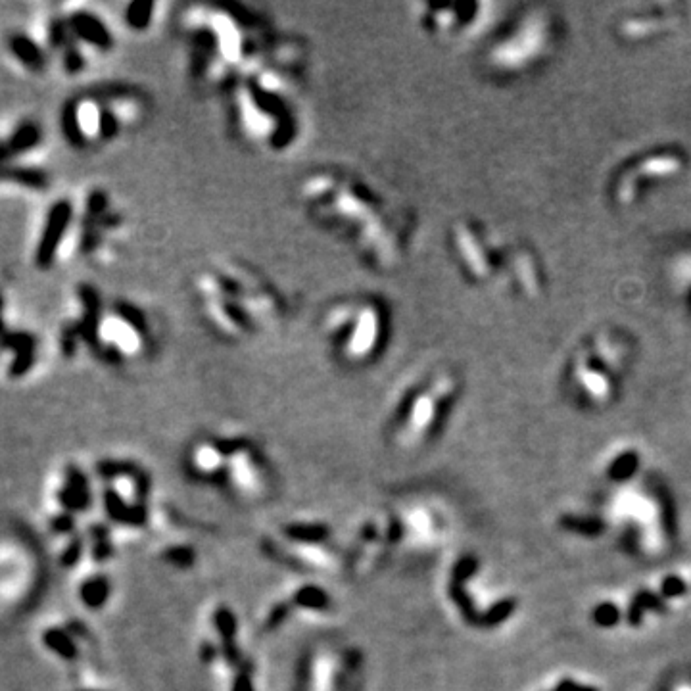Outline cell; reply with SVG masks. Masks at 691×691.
Wrapping results in <instances>:
<instances>
[{
  "label": "cell",
  "instance_id": "cell-1",
  "mask_svg": "<svg viewBox=\"0 0 691 691\" xmlns=\"http://www.w3.org/2000/svg\"><path fill=\"white\" fill-rule=\"evenodd\" d=\"M304 214L323 233L348 246L373 271L404 262L415 217L365 177L340 167H319L300 181Z\"/></svg>",
  "mask_w": 691,
  "mask_h": 691
},
{
  "label": "cell",
  "instance_id": "cell-2",
  "mask_svg": "<svg viewBox=\"0 0 691 691\" xmlns=\"http://www.w3.org/2000/svg\"><path fill=\"white\" fill-rule=\"evenodd\" d=\"M306 48L281 35L223 93L227 120L244 143L263 154H285L304 133Z\"/></svg>",
  "mask_w": 691,
  "mask_h": 691
},
{
  "label": "cell",
  "instance_id": "cell-3",
  "mask_svg": "<svg viewBox=\"0 0 691 691\" xmlns=\"http://www.w3.org/2000/svg\"><path fill=\"white\" fill-rule=\"evenodd\" d=\"M185 70L202 93H223L277 43L281 33L250 6L198 2L177 20Z\"/></svg>",
  "mask_w": 691,
  "mask_h": 691
},
{
  "label": "cell",
  "instance_id": "cell-4",
  "mask_svg": "<svg viewBox=\"0 0 691 691\" xmlns=\"http://www.w3.org/2000/svg\"><path fill=\"white\" fill-rule=\"evenodd\" d=\"M192 300L202 323L227 342L275 333L288 317L281 288L239 260L202 265L192 277Z\"/></svg>",
  "mask_w": 691,
  "mask_h": 691
},
{
  "label": "cell",
  "instance_id": "cell-5",
  "mask_svg": "<svg viewBox=\"0 0 691 691\" xmlns=\"http://www.w3.org/2000/svg\"><path fill=\"white\" fill-rule=\"evenodd\" d=\"M79 302L81 317L64 338L70 354L83 342L104 361L125 365L152 358L158 352V321L143 306L116 300L106 310L93 286L79 288Z\"/></svg>",
  "mask_w": 691,
  "mask_h": 691
},
{
  "label": "cell",
  "instance_id": "cell-6",
  "mask_svg": "<svg viewBox=\"0 0 691 691\" xmlns=\"http://www.w3.org/2000/svg\"><path fill=\"white\" fill-rule=\"evenodd\" d=\"M453 258L475 285L507 283L515 292L536 298L544 286L538 256L523 244H509L478 219H459L450 231Z\"/></svg>",
  "mask_w": 691,
  "mask_h": 691
},
{
  "label": "cell",
  "instance_id": "cell-7",
  "mask_svg": "<svg viewBox=\"0 0 691 691\" xmlns=\"http://www.w3.org/2000/svg\"><path fill=\"white\" fill-rule=\"evenodd\" d=\"M327 352L346 369H365L386 354L394 317L379 294H350L336 298L319 321Z\"/></svg>",
  "mask_w": 691,
  "mask_h": 691
},
{
  "label": "cell",
  "instance_id": "cell-8",
  "mask_svg": "<svg viewBox=\"0 0 691 691\" xmlns=\"http://www.w3.org/2000/svg\"><path fill=\"white\" fill-rule=\"evenodd\" d=\"M150 112V96L139 87L110 85L70 102L62 116V127L75 146L110 144L139 131Z\"/></svg>",
  "mask_w": 691,
  "mask_h": 691
},
{
  "label": "cell",
  "instance_id": "cell-9",
  "mask_svg": "<svg viewBox=\"0 0 691 691\" xmlns=\"http://www.w3.org/2000/svg\"><path fill=\"white\" fill-rule=\"evenodd\" d=\"M459 390L452 371H432L404 390L392 413V429L400 440L429 438L442 427Z\"/></svg>",
  "mask_w": 691,
  "mask_h": 691
},
{
  "label": "cell",
  "instance_id": "cell-10",
  "mask_svg": "<svg viewBox=\"0 0 691 691\" xmlns=\"http://www.w3.org/2000/svg\"><path fill=\"white\" fill-rule=\"evenodd\" d=\"M572 354L571 373L580 388L603 398L636 352L626 334L617 329H601L584 338Z\"/></svg>",
  "mask_w": 691,
  "mask_h": 691
},
{
  "label": "cell",
  "instance_id": "cell-11",
  "mask_svg": "<svg viewBox=\"0 0 691 691\" xmlns=\"http://www.w3.org/2000/svg\"><path fill=\"white\" fill-rule=\"evenodd\" d=\"M688 166L690 158L680 148H651L620 167L617 177L613 179V198L619 206L630 208L649 192L676 183L686 173Z\"/></svg>",
  "mask_w": 691,
  "mask_h": 691
},
{
  "label": "cell",
  "instance_id": "cell-12",
  "mask_svg": "<svg viewBox=\"0 0 691 691\" xmlns=\"http://www.w3.org/2000/svg\"><path fill=\"white\" fill-rule=\"evenodd\" d=\"M553 31V20L548 18V14H528L525 20L521 18L517 22L509 35H503L494 48H490L488 64L500 73H515L530 68L536 64L534 60L544 58L548 52L555 37Z\"/></svg>",
  "mask_w": 691,
  "mask_h": 691
},
{
  "label": "cell",
  "instance_id": "cell-13",
  "mask_svg": "<svg viewBox=\"0 0 691 691\" xmlns=\"http://www.w3.org/2000/svg\"><path fill=\"white\" fill-rule=\"evenodd\" d=\"M486 4L480 2H417L413 4L415 25L438 41H461L475 35L484 22L482 10Z\"/></svg>",
  "mask_w": 691,
  "mask_h": 691
},
{
  "label": "cell",
  "instance_id": "cell-14",
  "mask_svg": "<svg viewBox=\"0 0 691 691\" xmlns=\"http://www.w3.org/2000/svg\"><path fill=\"white\" fill-rule=\"evenodd\" d=\"M73 217H75V208H73L70 200H62L50 210L43 237L39 240V248H37L39 267L47 269L52 265L62 240L68 235V231L72 227Z\"/></svg>",
  "mask_w": 691,
  "mask_h": 691
},
{
  "label": "cell",
  "instance_id": "cell-15",
  "mask_svg": "<svg viewBox=\"0 0 691 691\" xmlns=\"http://www.w3.org/2000/svg\"><path fill=\"white\" fill-rule=\"evenodd\" d=\"M73 37L96 54H108L116 47V39L108 24L93 12L77 10L68 20Z\"/></svg>",
  "mask_w": 691,
  "mask_h": 691
},
{
  "label": "cell",
  "instance_id": "cell-16",
  "mask_svg": "<svg viewBox=\"0 0 691 691\" xmlns=\"http://www.w3.org/2000/svg\"><path fill=\"white\" fill-rule=\"evenodd\" d=\"M162 8L164 4L160 2H133L127 6L125 22L133 31H148L162 20Z\"/></svg>",
  "mask_w": 691,
  "mask_h": 691
},
{
  "label": "cell",
  "instance_id": "cell-17",
  "mask_svg": "<svg viewBox=\"0 0 691 691\" xmlns=\"http://www.w3.org/2000/svg\"><path fill=\"white\" fill-rule=\"evenodd\" d=\"M60 500L70 509H85V505L89 501V494H87L85 478L79 471H70L68 486L60 494Z\"/></svg>",
  "mask_w": 691,
  "mask_h": 691
},
{
  "label": "cell",
  "instance_id": "cell-18",
  "mask_svg": "<svg viewBox=\"0 0 691 691\" xmlns=\"http://www.w3.org/2000/svg\"><path fill=\"white\" fill-rule=\"evenodd\" d=\"M10 48H12V52L24 62L27 68L39 70V68L43 66V52L39 50V47H37L33 41H29L24 35L12 37Z\"/></svg>",
  "mask_w": 691,
  "mask_h": 691
},
{
  "label": "cell",
  "instance_id": "cell-19",
  "mask_svg": "<svg viewBox=\"0 0 691 691\" xmlns=\"http://www.w3.org/2000/svg\"><path fill=\"white\" fill-rule=\"evenodd\" d=\"M41 141V131L35 127V125H24L14 137H12V143L6 148V146H0V162L4 160V152H20V150H27V148H33L35 144Z\"/></svg>",
  "mask_w": 691,
  "mask_h": 691
},
{
  "label": "cell",
  "instance_id": "cell-20",
  "mask_svg": "<svg viewBox=\"0 0 691 691\" xmlns=\"http://www.w3.org/2000/svg\"><path fill=\"white\" fill-rule=\"evenodd\" d=\"M0 173L14 179V181H20L24 183L27 187L31 189H45L47 187V175L37 171V169H24V167H10V169H2L0 167Z\"/></svg>",
  "mask_w": 691,
  "mask_h": 691
},
{
  "label": "cell",
  "instance_id": "cell-21",
  "mask_svg": "<svg viewBox=\"0 0 691 691\" xmlns=\"http://www.w3.org/2000/svg\"><path fill=\"white\" fill-rule=\"evenodd\" d=\"M45 644L56 651L58 655L66 657V659H73L75 657V645H73L70 636L58 628H52V630H47L45 632Z\"/></svg>",
  "mask_w": 691,
  "mask_h": 691
},
{
  "label": "cell",
  "instance_id": "cell-22",
  "mask_svg": "<svg viewBox=\"0 0 691 691\" xmlns=\"http://www.w3.org/2000/svg\"><path fill=\"white\" fill-rule=\"evenodd\" d=\"M638 463H640L638 453H622L619 459H617V461L611 465V469H609V477L615 478V480H626V478L632 477V475L636 473Z\"/></svg>",
  "mask_w": 691,
  "mask_h": 691
},
{
  "label": "cell",
  "instance_id": "cell-23",
  "mask_svg": "<svg viewBox=\"0 0 691 691\" xmlns=\"http://www.w3.org/2000/svg\"><path fill=\"white\" fill-rule=\"evenodd\" d=\"M645 609H663V603L653 594H649V592L640 594V596L634 599V603L630 607V622L638 624L640 619H642V615H644Z\"/></svg>",
  "mask_w": 691,
  "mask_h": 691
},
{
  "label": "cell",
  "instance_id": "cell-24",
  "mask_svg": "<svg viewBox=\"0 0 691 691\" xmlns=\"http://www.w3.org/2000/svg\"><path fill=\"white\" fill-rule=\"evenodd\" d=\"M106 594H108V586L104 580H91L83 588V599L91 607H98L104 601Z\"/></svg>",
  "mask_w": 691,
  "mask_h": 691
},
{
  "label": "cell",
  "instance_id": "cell-25",
  "mask_svg": "<svg viewBox=\"0 0 691 691\" xmlns=\"http://www.w3.org/2000/svg\"><path fill=\"white\" fill-rule=\"evenodd\" d=\"M594 620H596L599 626L609 628V626L619 622V609L615 605H611V603H603L594 611Z\"/></svg>",
  "mask_w": 691,
  "mask_h": 691
},
{
  "label": "cell",
  "instance_id": "cell-26",
  "mask_svg": "<svg viewBox=\"0 0 691 691\" xmlns=\"http://www.w3.org/2000/svg\"><path fill=\"white\" fill-rule=\"evenodd\" d=\"M663 597H678L682 594H686V584L682 578H676V576H670L665 582H663Z\"/></svg>",
  "mask_w": 691,
  "mask_h": 691
},
{
  "label": "cell",
  "instance_id": "cell-27",
  "mask_svg": "<svg viewBox=\"0 0 691 691\" xmlns=\"http://www.w3.org/2000/svg\"><path fill=\"white\" fill-rule=\"evenodd\" d=\"M513 609H515V601H511V599L501 601V603H498V605L494 607V611H490L488 622L496 624V622H501V620L507 619V617L513 613Z\"/></svg>",
  "mask_w": 691,
  "mask_h": 691
},
{
  "label": "cell",
  "instance_id": "cell-28",
  "mask_svg": "<svg viewBox=\"0 0 691 691\" xmlns=\"http://www.w3.org/2000/svg\"><path fill=\"white\" fill-rule=\"evenodd\" d=\"M565 525L578 530V532H586V534H596L601 530V525L597 521H576V519H565Z\"/></svg>",
  "mask_w": 691,
  "mask_h": 691
},
{
  "label": "cell",
  "instance_id": "cell-29",
  "mask_svg": "<svg viewBox=\"0 0 691 691\" xmlns=\"http://www.w3.org/2000/svg\"><path fill=\"white\" fill-rule=\"evenodd\" d=\"M680 271H682V275H684V277H682V286H684L686 290H691V252L684 256L682 265H680ZM688 298H690L691 304V292H688Z\"/></svg>",
  "mask_w": 691,
  "mask_h": 691
},
{
  "label": "cell",
  "instance_id": "cell-30",
  "mask_svg": "<svg viewBox=\"0 0 691 691\" xmlns=\"http://www.w3.org/2000/svg\"><path fill=\"white\" fill-rule=\"evenodd\" d=\"M559 690L561 691H597L594 690V688H584V686H578L576 682H572V680H565V682H561L559 684Z\"/></svg>",
  "mask_w": 691,
  "mask_h": 691
},
{
  "label": "cell",
  "instance_id": "cell-31",
  "mask_svg": "<svg viewBox=\"0 0 691 691\" xmlns=\"http://www.w3.org/2000/svg\"><path fill=\"white\" fill-rule=\"evenodd\" d=\"M70 526H72V521H70L68 517H58V519L54 521V528H56V530H60V532L70 530Z\"/></svg>",
  "mask_w": 691,
  "mask_h": 691
},
{
  "label": "cell",
  "instance_id": "cell-32",
  "mask_svg": "<svg viewBox=\"0 0 691 691\" xmlns=\"http://www.w3.org/2000/svg\"><path fill=\"white\" fill-rule=\"evenodd\" d=\"M555 691H561V690H559V688H557V690H555Z\"/></svg>",
  "mask_w": 691,
  "mask_h": 691
},
{
  "label": "cell",
  "instance_id": "cell-33",
  "mask_svg": "<svg viewBox=\"0 0 691 691\" xmlns=\"http://www.w3.org/2000/svg\"><path fill=\"white\" fill-rule=\"evenodd\" d=\"M684 691H688V690H684Z\"/></svg>",
  "mask_w": 691,
  "mask_h": 691
}]
</instances>
